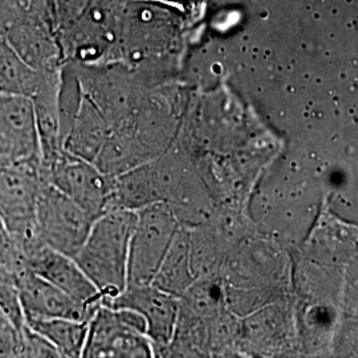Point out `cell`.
Masks as SVG:
<instances>
[{
  "label": "cell",
  "mask_w": 358,
  "mask_h": 358,
  "mask_svg": "<svg viewBox=\"0 0 358 358\" xmlns=\"http://www.w3.org/2000/svg\"><path fill=\"white\" fill-rule=\"evenodd\" d=\"M137 211L115 208L97 217L76 260L101 294V304H108L128 285L129 247Z\"/></svg>",
  "instance_id": "obj_1"
},
{
  "label": "cell",
  "mask_w": 358,
  "mask_h": 358,
  "mask_svg": "<svg viewBox=\"0 0 358 358\" xmlns=\"http://www.w3.org/2000/svg\"><path fill=\"white\" fill-rule=\"evenodd\" d=\"M154 353L146 322L138 312L99 306L90 320L81 357H152Z\"/></svg>",
  "instance_id": "obj_2"
},
{
  "label": "cell",
  "mask_w": 358,
  "mask_h": 358,
  "mask_svg": "<svg viewBox=\"0 0 358 358\" xmlns=\"http://www.w3.org/2000/svg\"><path fill=\"white\" fill-rule=\"evenodd\" d=\"M179 227L178 219L165 202L137 211L129 247L127 287L152 284Z\"/></svg>",
  "instance_id": "obj_3"
},
{
  "label": "cell",
  "mask_w": 358,
  "mask_h": 358,
  "mask_svg": "<svg viewBox=\"0 0 358 358\" xmlns=\"http://www.w3.org/2000/svg\"><path fill=\"white\" fill-rule=\"evenodd\" d=\"M44 180L41 158L0 161V217L13 239L38 234L35 214Z\"/></svg>",
  "instance_id": "obj_4"
},
{
  "label": "cell",
  "mask_w": 358,
  "mask_h": 358,
  "mask_svg": "<svg viewBox=\"0 0 358 358\" xmlns=\"http://www.w3.org/2000/svg\"><path fill=\"white\" fill-rule=\"evenodd\" d=\"M45 179L65 194L90 217L97 219L108 211L113 177L97 166L62 149L51 159L41 162Z\"/></svg>",
  "instance_id": "obj_5"
},
{
  "label": "cell",
  "mask_w": 358,
  "mask_h": 358,
  "mask_svg": "<svg viewBox=\"0 0 358 358\" xmlns=\"http://www.w3.org/2000/svg\"><path fill=\"white\" fill-rule=\"evenodd\" d=\"M96 219L90 217L65 194L45 179L36 203V231L41 242L75 257Z\"/></svg>",
  "instance_id": "obj_6"
},
{
  "label": "cell",
  "mask_w": 358,
  "mask_h": 358,
  "mask_svg": "<svg viewBox=\"0 0 358 358\" xmlns=\"http://www.w3.org/2000/svg\"><path fill=\"white\" fill-rule=\"evenodd\" d=\"M17 247L27 269L52 282L87 307L97 308L101 304L99 289L78 267L73 257L48 247L40 238L27 241Z\"/></svg>",
  "instance_id": "obj_7"
},
{
  "label": "cell",
  "mask_w": 358,
  "mask_h": 358,
  "mask_svg": "<svg viewBox=\"0 0 358 358\" xmlns=\"http://www.w3.org/2000/svg\"><path fill=\"white\" fill-rule=\"evenodd\" d=\"M109 307L129 308L138 312L146 322V334L154 350L171 345L179 315V299L153 284L129 285L108 304Z\"/></svg>",
  "instance_id": "obj_8"
},
{
  "label": "cell",
  "mask_w": 358,
  "mask_h": 358,
  "mask_svg": "<svg viewBox=\"0 0 358 358\" xmlns=\"http://www.w3.org/2000/svg\"><path fill=\"white\" fill-rule=\"evenodd\" d=\"M24 321L69 319L90 321L97 308L76 301L52 282L29 269L13 276Z\"/></svg>",
  "instance_id": "obj_9"
},
{
  "label": "cell",
  "mask_w": 358,
  "mask_h": 358,
  "mask_svg": "<svg viewBox=\"0 0 358 358\" xmlns=\"http://www.w3.org/2000/svg\"><path fill=\"white\" fill-rule=\"evenodd\" d=\"M194 280L196 278L190 257V232L180 226L152 284L167 294L180 297Z\"/></svg>",
  "instance_id": "obj_10"
},
{
  "label": "cell",
  "mask_w": 358,
  "mask_h": 358,
  "mask_svg": "<svg viewBox=\"0 0 358 358\" xmlns=\"http://www.w3.org/2000/svg\"><path fill=\"white\" fill-rule=\"evenodd\" d=\"M109 133L110 128L100 112L90 103H85L80 108L65 136L63 149L78 158L93 162Z\"/></svg>",
  "instance_id": "obj_11"
},
{
  "label": "cell",
  "mask_w": 358,
  "mask_h": 358,
  "mask_svg": "<svg viewBox=\"0 0 358 358\" xmlns=\"http://www.w3.org/2000/svg\"><path fill=\"white\" fill-rule=\"evenodd\" d=\"M47 71H38L13 51L7 40H0V94L32 99Z\"/></svg>",
  "instance_id": "obj_12"
},
{
  "label": "cell",
  "mask_w": 358,
  "mask_h": 358,
  "mask_svg": "<svg viewBox=\"0 0 358 358\" xmlns=\"http://www.w3.org/2000/svg\"><path fill=\"white\" fill-rule=\"evenodd\" d=\"M27 325L41 334L59 353L60 357L83 356L90 321L69 319H47L26 321Z\"/></svg>",
  "instance_id": "obj_13"
},
{
  "label": "cell",
  "mask_w": 358,
  "mask_h": 358,
  "mask_svg": "<svg viewBox=\"0 0 358 358\" xmlns=\"http://www.w3.org/2000/svg\"><path fill=\"white\" fill-rule=\"evenodd\" d=\"M0 312L16 331L26 324L13 276L4 269H0Z\"/></svg>",
  "instance_id": "obj_14"
}]
</instances>
